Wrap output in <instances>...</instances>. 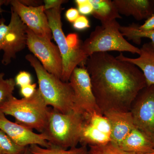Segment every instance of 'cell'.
Masks as SVG:
<instances>
[{"mask_svg": "<svg viewBox=\"0 0 154 154\" xmlns=\"http://www.w3.org/2000/svg\"><path fill=\"white\" fill-rule=\"evenodd\" d=\"M96 103L102 114L111 110L128 112L138 94L147 86L140 69L107 52H97L86 60Z\"/></svg>", "mask_w": 154, "mask_h": 154, "instance_id": "1", "label": "cell"}, {"mask_svg": "<svg viewBox=\"0 0 154 154\" xmlns=\"http://www.w3.org/2000/svg\"><path fill=\"white\" fill-rule=\"evenodd\" d=\"M50 107L38 89L29 98L18 99L13 95L0 103V110L15 119L16 123L42 133L47 123Z\"/></svg>", "mask_w": 154, "mask_h": 154, "instance_id": "2", "label": "cell"}, {"mask_svg": "<svg viewBox=\"0 0 154 154\" xmlns=\"http://www.w3.org/2000/svg\"><path fill=\"white\" fill-rule=\"evenodd\" d=\"M84 116L74 110L63 113L50 107L47 123L42 134L51 146L67 149L80 142Z\"/></svg>", "mask_w": 154, "mask_h": 154, "instance_id": "3", "label": "cell"}, {"mask_svg": "<svg viewBox=\"0 0 154 154\" xmlns=\"http://www.w3.org/2000/svg\"><path fill=\"white\" fill-rule=\"evenodd\" d=\"M25 58L36 72L38 89L46 105L62 113L73 110L74 93L69 82H64L47 72L34 55L27 54Z\"/></svg>", "mask_w": 154, "mask_h": 154, "instance_id": "4", "label": "cell"}, {"mask_svg": "<svg viewBox=\"0 0 154 154\" xmlns=\"http://www.w3.org/2000/svg\"><path fill=\"white\" fill-rule=\"evenodd\" d=\"M120 26L116 20L97 26L81 46L87 57L95 53L114 51L139 55L140 48L127 41L119 30Z\"/></svg>", "mask_w": 154, "mask_h": 154, "instance_id": "5", "label": "cell"}, {"mask_svg": "<svg viewBox=\"0 0 154 154\" xmlns=\"http://www.w3.org/2000/svg\"><path fill=\"white\" fill-rule=\"evenodd\" d=\"M50 27L60 51L63 61V72L61 80L68 82L72 72L80 63L87 60L88 57L81 47L72 49L69 47L66 36L63 30L61 8L45 11Z\"/></svg>", "mask_w": 154, "mask_h": 154, "instance_id": "6", "label": "cell"}, {"mask_svg": "<svg viewBox=\"0 0 154 154\" xmlns=\"http://www.w3.org/2000/svg\"><path fill=\"white\" fill-rule=\"evenodd\" d=\"M5 22L4 19L0 20V51L4 52L2 63L6 66L27 46V27L12 10L10 23Z\"/></svg>", "mask_w": 154, "mask_h": 154, "instance_id": "7", "label": "cell"}, {"mask_svg": "<svg viewBox=\"0 0 154 154\" xmlns=\"http://www.w3.org/2000/svg\"><path fill=\"white\" fill-rule=\"evenodd\" d=\"M69 82L74 93L73 110L83 115L93 113L102 114L96 103L91 78L86 68H76Z\"/></svg>", "mask_w": 154, "mask_h": 154, "instance_id": "8", "label": "cell"}, {"mask_svg": "<svg viewBox=\"0 0 154 154\" xmlns=\"http://www.w3.org/2000/svg\"><path fill=\"white\" fill-rule=\"evenodd\" d=\"M27 46L50 73L61 79L63 61L57 45L51 40L36 35L27 28Z\"/></svg>", "mask_w": 154, "mask_h": 154, "instance_id": "9", "label": "cell"}, {"mask_svg": "<svg viewBox=\"0 0 154 154\" xmlns=\"http://www.w3.org/2000/svg\"><path fill=\"white\" fill-rule=\"evenodd\" d=\"M130 111L135 128L154 143V85L146 86L139 93Z\"/></svg>", "mask_w": 154, "mask_h": 154, "instance_id": "10", "label": "cell"}, {"mask_svg": "<svg viewBox=\"0 0 154 154\" xmlns=\"http://www.w3.org/2000/svg\"><path fill=\"white\" fill-rule=\"evenodd\" d=\"M10 4L11 10L19 16L28 29L40 37L52 39V31L43 5L37 7H28L20 2L19 0H11Z\"/></svg>", "mask_w": 154, "mask_h": 154, "instance_id": "11", "label": "cell"}, {"mask_svg": "<svg viewBox=\"0 0 154 154\" xmlns=\"http://www.w3.org/2000/svg\"><path fill=\"white\" fill-rule=\"evenodd\" d=\"M0 130L11 138L17 145L27 147L37 145L44 148H48L50 145L43 134L33 132L32 130L10 121L6 115L0 110Z\"/></svg>", "mask_w": 154, "mask_h": 154, "instance_id": "12", "label": "cell"}, {"mask_svg": "<svg viewBox=\"0 0 154 154\" xmlns=\"http://www.w3.org/2000/svg\"><path fill=\"white\" fill-rule=\"evenodd\" d=\"M103 115L108 119L111 125L110 142L119 147L135 127L131 113L111 110Z\"/></svg>", "mask_w": 154, "mask_h": 154, "instance_id": "13", "label": "cell"}, {"mask_svg": "<svg viewBox=\"0 0 154 154\" xmlns=\"http://www.w3.org/2000/svg\"><path fill=\"white\" fill-rule=\"evenodd\" d=\"M113 2L119 14L132 16L138 21L154 14V0H114Z\"/></svg>", "mask_w": 154, "mask_h": 154, "instance_id": "14", "label": "cell"}, {"mask_svg": "<svg viewBox=\"0 0 154 154\" xmlns=\"http://www.w3.org/2000/svg\"><path fill=\"white\" fill-rule=\"evenodd\" d=\"M140 50L137 58L127 57L122 53L116 58L136 66L143 73L147 86L154 85V49L149 42L144 44Z\"/></svg>", "mask_w": 154, "mask_h": 154, "instance_id": "15", "label": "cell"}, {"mask_svg": "<svg viewBox=\"0 0 154 154\" xmlns=\"http://www.w3.org/2000/svg\"><path fill=\"white\" fill-rule=\"evenodd\" d=\"M118 147L131 154H148L154 149V143L135 127Z\"/></svg>", "mask_w": 154, "mask_h": 154, "instance_id": "16", "label": "cell"}, {"mask_svg": "<svg viewBox=\"0 0 154 154\" xmlns=\"http://www.w3.org/2000/svg\"><path fill=\"white\" fill-rule=\"evenodd\" d=\"M93 5V13L94 18L100 21L102 24H106L121 19L118 10L113 1L110 0H90Z\"/></svg>", "mask_w": 154, "mask_h": 154, "instance_id": "17", "label": "cell"}, {"mask_svg": "<svg viewBox=\"0 0 154 154\" xmlns=\"http://www.w3.org/2000/svg\"><path fill=\"white\" fill-rule=\"evenodd\" d=\"M110 142V136L99 131L85 119L80 137L79 143L82 145L89 146L103 145Z\"/></svg>", "mask_w": 154, "mask_h": 154, "instance_id": "18", "label": "cell"}, {"mask_svg": "<svg viewBox=\"0 0 154 154\" xmlns=\"http://www.w3.org/2000/svg\"><path fill=\"white\" fill-rule=\"evenodd\" d=\"M139 25L133 23L128 26H121L119 30L123 36L137 45L141 44L142 38H150L151 40L150 43L154 49V30L147 32L142 31L139 29Z\"/></svg>", "mask_w": 154, "mask_h": 154, "instance_id": "19", "label": "cell"}, {"mask_svg": "<svg viewBox=\"0 0 154 154\" xmlns=\"http://www.w3.org/2000/svg\"><path fill=\"white\" fill-rule=\"evenodd\" d=\"M29 149L31 154H89L87 146L84 145L65 149L53 146L44 148L37 145H32L29 146Z\"/></svg>", "mask_w": 154, "mask_h": 154, "instance_id": "20", "label": "cell"}, {"mask_svg": "<svg viewBox=\"0 0 154 154\" xmlns=\"http://www.w3.org/2000/svg\"><path fill=\"white\" fill-rule=\"evenodd\" d=\"M27 147L18 145L0 130V154H22Z\"/></svg>", "mask_w": 154, "mask_h": 154, "instance_id": "21", "label": "cell"}, {"mask_svg": "<svg viewBox=\"0 0 154 154\" xmlns=\"http://www.w3.org/2000/svg\"><path fill=\"white\" fill-rule=\"evenodd\" d=\"M85 119L99 131L111 136V128L108 119L102 114L93 113L84 115Z\"/></svg>", "mask_w": 154, "mask_h": 154, "instance_id": "22", "label": "cell"}, {"mask_svg": "<svg viewBox=\"0 0 154 154\" xmlns=\"http://www.w3.org/2000/svg\"><path fill=\"white\" fill-rule=\"evenodd\" d=\"M5 76L4 73H0V103L13 95L16 86L14 79H5Z\"/></svg>", "mask_w": 154, "mask_h": 154, "instance_id": "23", "label": "cell"}, {"mask_svg": "<svg viewBox=\"0 0 154 154\" xmlns=\"http://www.w3.org/2000/svg\"><path fill=\"white\" fill-rule=\"evenodd\" d=\"M89 147V154H132L122 150L111 142L103 145Z\"/></svg>", "mask_w": 154, "mask_h": 154, "instance_id": "24", "label": "cell"}, {"mask_svg": "<svg viewBox=\"0 0 154 154\" xmlns=\"http://www.w3.org/2000/svg\"><path fill=\"white\" fill-rule=\"evenodd\" d=\"M75 2L78 8V11L82 15H88L93 13V5L90 0H76Z\"/></svg>", "mask_w": 154, "mask_h": 154, "instance_id": "25", "label": "cell"}, {"mask_svg": "<svg viewBox=\"0 0 154 154\" xmlns=\"http://www.w3.org/2000/svg\"><path fill=\"white\" fill-rule=\"evenodd\" d=\"M15 82L16 85L22 88L31 84L32 77L30 73L28 72L21 71L16 76Z\"/></svg>", "mask_w": 154, "mask_h": 154, "instance_id": "26", "label": "cell"}, {"mask_svg": "<svg viewBox=\"0 0 154 154\" xmlns=\"http://www.w3.org/2000/svg\"><path fill=\"white\" fill-rule=\"evenodd\" d=\"M73 27L75 30H82L90 28L91 25L87 17L84 15H80L79 18L73 23Z\"/></svg>", "mask_w": 154, "mask_h": 154, "instance_id": "27", "label": "cell"}, {"mask_svg": "<svg viewBox=\"0 0 154 154\" xmlns=\"http://www.w3.org/2000/svg\"><path fill=\"white\" fill-rule=\"evenodd\" d=\"M67 42L69 47L72 49L80 48L82 43H80L79 36L76 33H70L66 37Z\"/></svg>", "mask_w": 154, "mask_h": 154, "instance_id": "28", "label": "cell"}, {"mask_svg": "<svg viewBox=\"0 0 154 154\" xmlns=\"http://www.w3.org/2000/svg\"><path fill=\"white\" fill-rule=\"evenodd\" d=\"M36 84H31L22 87L20 89V94L24 98H29L35 93L36 89Z\"/></svg>", "mask_w": 154, "mask_h": 154, "instance_id": "29", "label": "cell"}, {"mask_svg": "<svg viewBox=\"0 0 154 154\" xmlns=\"http://www.w3.org/2000/svg\"><path fill=\"white\" fill-rule=\"evenodd\" d=\"M66 2L67 1L64 0H45L43 6L45 11L53 9L58 8H60L62 5Z\"/></svg>", "mask_w": 154, "mask_h": 154, "instance_id": "30", "label": "cell"}, {"mask_svg": "<svg viewBox=\"0 0 154 154\" xmlns=\"http://www.w3.org/2000/svg\"><path fill=\"white\" fill-rule=\"evenodd\" d=\"M139 29L142 31H152L154 30V14L148 18L143 25H139Z\"/></svg>", "mask_w": 154, "mask_h": 154, "instance_id": "31", "label": "cell"}, {"mask_svg": "<svg viewBox=\"0 0 154 154\" xmlns=\"http://www.w3.org/2000/svg\"><path fill=\"white\" fill-rule=\"evenodd\" d=\"M65 16L68 22L73 23L79 17L80 13L78 9L71 8L66 11Z\"/></svg>", "mask_w": 154, "mask_h": 154, "instance_id": "32", "label": "cell"}, {"mask_svg": "<svg viewBox=\"0 0 154 154\" xmlns=\"http://www.w3.org/2000/svg\"><path fill=\"white\" fill-rule=\"evenodd\" d=\"M20 2L28 7H37L42 5V1L35 0H19Z\"/></svg>", "mask_w": 154, "mask_h": 154, "instance_id": "33", "label": "cell"}, {"mask_svg": "<svg viewBox=\"0 0 154 154\" xmlns=\"http://www.w3.org/2000/svg\"><path fill=\"white\" fill-rule=\"evenodd\" d=\"M10 4V1L7 0H0V14L2 13L3 10L2 9V6L3 5H7Z\"/></svg>", "mask_w": 154, "mask_h": 154, "instance_id": "34", "label": "cell"}, {"mask_svg": "<svg viewBox=\"0 0 154 154\" xmlns=\"http://www.w3.org/2000/svg\"><path fill=\"white\" fill-rule=\"evenodd\" d=\"M22 154H30V151H29V146L26 148L25 151Z\"/></svg>", "mask_w": 154, "mask_h": 154, "instance_id": "35", "label": "cell"}, {"mask_svg": "<svg viewBox=\"0 0 154 154\" xmlns=\"http://www.w3.org/2000/svg\"><path fill=\"white\" fill-rule=\"evenodd\" d=\"M148 154H154V149L151 152H150Z\"/></svg>", "mask_w": 154, "mask_h": 154, "instance_id": "36", "label": "cell"}, {"mask_svg": "<svg viewBox=\"0 0 154 154\" xmlns=\"http://www.w3.org/2000/svg\"></svg>", "mask_w": 154, "mask_h": 154, "instance_id": "37", "label": "cell"}]
</instances>
